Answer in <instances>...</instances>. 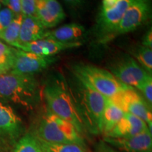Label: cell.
I'll use <instances>...</instances> for the list:
<instances>
[{
  "instance_id": "10",
  "label": "cell",
  "mask_w": 152,
  "mask_h": 152,
  "mask_svg": "<svg viewBox=\"0 0 152 152\" xmlns=\"http://www.w3.org/2000/svg\"><path fill=\"white\" fill-rule=\"evenodd\" d=\"M56 59L54 56H40L14 48L11 71L25 75H34L46 69Z\"/></svg>"
},
{
  "instance_id": "22",
  "label": "cell",
  "mask_w": 152,
  "mask_h": 152,
  "mask_svg": "<svg viewBox=\"0 0 152 152\" xmlns=\"http://www.w3.org/2000/svg\"><path fill=\"white\" fill-rule=\"evenodd\" d=\"M132 54L136 61L147 72L149 75L152 73V49L139 45L133 49Z\"/></svg>"
},
{
  "instance_id": "1",
  "label": "cell",
  "mask_w": 152,
  "mask_h": 152,
  "mask_svg": "<svg viewBox=\"0 0 152 152\" xmlns=\"http://www.w3.org/2000/svg\"><path fill=\"white\" fill-rule=\"evenodd\" d=\"M43 95L49 111L71 123L83 137L86 135L88 132L64 77L58 76L49 81L44 88Z\"/></svg>"
},
{
  "instance_id": "25",
  "label": "cell",
  "mask_w": 152,
  "mask_h": 152,
  "mask_svg": "<svg viewBox=\"0 0 152 152\" xmlns=\"http://www.w3.org/2000/svg\"><path fill=\"white\" fill-rule=\"evenodd\" d=\"M36 4L37 0H20L23 16L36 17Z\"/></svg>"
},
{
  "instance_id": "12",
  "label": "cell",
  "mask_w": 152,
  "mask_h": 152,
  "mask_svg": "<svg viewBox=\"0 0 152 152\" xmlns=\"http://www.w3.org/2000/svg\"><path fill=\"white\" fill-rule=\"evenodd\" d=\"M103 141L121 152H152V137L149 130L128 138L105 137Z\"/></svg>"
},
{
  "instance_id": "13",
  "label": "cell",
  "mask_w": 152,
  "mask_h": 152,
  "mask_svg": "<svg viewBox=\"0 0 152 152\" xmlns=\"http://www.w3.org/2000/svg\"><path fill=\"white\" fill-rule=\"evenodd\" d=\"M81 45V42L64 43L48 38L38 39L23 45H19L16 49L44 56H54L66 49L75 48Z\"/></svg>"
},
{
  "instance_id": "27",
  "label": "cell",
  "mask_w": 152,
  "mask_h": 152,
  "mask_svg": "<svg viewBox=\"0 0 152 152\" xmlns=\"http://www.w3.org/2000/svg\"><path fill=\"white\" fill-rule=\"evenodd\" d=\"M94 152H121L113 149L104 141H99L94 146Z\"/></svg>"
},
{
  "instance_id": "26",
  "label": "cell",
  "mask_w": 152,
  "mask_h": 152,
  "mask_svg": "<svg viewBox=\"0 0 152 152\" xmlns=\"http://www.w3.org/2000/svg\"><path fill=\"white\" fill-rule=\"evenodd\" d=\"M144 96V99L151 107L152 104V77L149 76L140 90Z\"/></svg>"
},
{
  "instance_id": "3",
  "label": "cell",
  "mask_w": 152,
  "mask_h": 152,
  "mask_svg": "<svg viewBox=\"0 0 152 152\" xmlns=\"http://www.w3.org/2000/svg\"><path fill=\"white\" fill-rule=\"evenodd\" d=\"M39 98V87L34 75L9 71L0 75V99L32 108Z\"/></svg>"
},
{
  "instance_id": "4",
  "label": "cell",
  "mask_w": 152,
  "mask_h": 152,
  "mask_svg": "<svg viewBox=\"0 0 152 152\" xmlns=\"http://www.w3.org/2000/svg\"><path fill=\"white\" fill-rule=\"evenodd\" d=\"M35 135L47 142L75 144L86 149L84 138L75 127L49 111L42 117Z\"/></svg>"
},
{
  "instance_id": "32",
  "label": "cell",
  "mask_w": 152,
  "mask_h": 152,
  "mask_svg": "<svg viewBox=\"0 0 152 152\" xmlns=\"http://www.w3.org/2000/svg\"><path fill=\"white\" fill-rule=\"evenodd\" d=\"M9 0H0V4H2L7 6V4H8Z\"/></svg>"
},
{
  "instance_id": "21",
  "label": "cell",
  "mask_w": 152,
  "mask_h": 152,
  "mask_svg": "<svg viewBox=\"0 0 152 152\" xmlns=\"http://www.w3.org/2000/svg\"><path fill=\"white\" fill-rule=\"evenodd\" d=\"M37 139L43 152H87L85 148L77 144L52 143Z\"/></svg>"
},
{
  "instance_id": "18",
  "label": "cell",
  "mask_w": 152,
  "mask_h": 152,
  "mask_svg": "<svg viewBox=\"0 0 152 152\" xmlns=\"http://www.w3.org/2000/svg\"><path fill=\"white\" fill-rule=\"evenodd\" d=\"M124 112L107 98L102 118V134L105 136L122 118Z\"/></svg>"
},
{
  "instance_id": "14",
  "label": "cell",
  "mask_w": 152,
  "mask_h": 152,
  "mask_svg": "<svg viewBox=\"0 0 152 152\" xmlns=\"http://www.w3.org/2000/svg\"><path fill=\"white\" fill-rule=\"evenodd\" d=\"M36 17L47 29L60 23L65 18V13L57 0H37Z\"/></svg>"
},
{
  "instance_id": "20",
  "label": "cell",
  "mask_w": 152,
  "mask_h": 152,
  "mask_svg": "<svg viewBox=\"0 0 152 152\" xmlns=\"http://www.w3.org/2000/svg\"><path fill=\"white\" fill-rule=\"evenodd\" d=\"M13 152H43L35 134L22 136L14 145Z\"/></svg>"
},
{
  "instance_id": "23",
  "label": "cell",
  "mask_w": 152,
  "mask_h": 152,
  "mask_svg": "<svg viewBox=\"0 0 152 152\" xmlns=\"http://www.w3.org/2000/svg\"><path fill=\"white\" fill-rule=\"evenodd\" d=\"M14 50V47L9 46L0 41V66H7L11 68Z\"/></svg>"
},
{
  "instance_id": "28",
  "label": "cell",
  "mask_w": 152,
  "mask_h": 152,
  "mask_svg": "<svg viewBox=\"0 0 152 152\" xmlns=\"http://www.w3.org/2000/svg\"><path fill=\"white\" fill-rule=\"evenodd\" d=\"M7 8L14 13V14H21V5H20V0H9L7 4Z\"/></svg>"
},
{
  "instance_id": "30",
  "label": "cell",
  "mask_w": 152,
  "mask_h": 152,
  "mask_svg": "<svg viewBox=\"0 0 152 152\" xmlns=\"http://www.w3.org/2000/svg\"><path fill=\"white\" fill-rule=\"evenodd\" d=\"M66 4L73 9H77L81 7L86 2L87 0H64Z\"/></svg>"
},
{
  "instance_id": "16",
  "label": "cell",
  "mask_w": 152,
  "mask_h": 152,
  "mask_svg": "<svg viewBox=\"0 0 152 152\" xmlns=\"http://www.w3.org/2000/svg\"><path fill=\"white\" fill-rule=\"evenodd\" d=\"M46 32V28L44 27L37 17L23 16L19 34L18 43L16 47L19 45L44 39Z\"/></svg>"
},
{
  "instance_id": "6",
  "label": "cell",
  "mask_w": 152,
  "mask_h": 152,
  "mask_svg": "<svg viewBox=\"0 0 152 152\" xmlns=\"http://www.w3.org/2000/svg\"><path fill=\"white\" fill-rule=\"evenodd\" d=\"M134 0H102L96 21V33L102 43L116 28Z\"/></svg>"
},
{
  "instance_id": "31",
  "label": "cell",
  "mask_w": 152,
  "mask_h": 152,
  "mask_svg": "<svg viewBox=\"0 0 152 152\" xmlns=\"http://www.w3.org/2000/svg\"><path fill=\"white\" fill-rule=\"evenodd\" d=\"M11 68L9 67H7V66H0V75H3L7 72L10 71Z\"/></svg>"
},
{
  "instance_id": "8",
  "label": "cell",
  "mask_w": 152,
  "mask_h": 152,
  "mask_svg": "<svg viewBox=\"0 0 152 152\" xmlns=\"http://www.w3.org/2000/svg\"><path fill=\"white\" fill-rule=\"evenodd\" d=\"M151 9V0H134L115 30L102 43L109 42L118 36L130 33L140 27L149 17Z\"/></svg>"
},
{
  "instance_id": "19",
  "label": "cell",
  "mask_w": 152,
  "mask_h": 152,
  "mask_svg": "<svg viewBox=\"0 0 152 152\" xmlns=\"http://www.w3.org/2000/svg\"><path fill=\"white\" fill-rule=\"evenodd\" d=\"M23 18V16L22 14L16 15L8 27L0 33V39L14 48L18 43V37Z\"/></svg>"
},
{
  "instance_id": "5",
  "label": "cell",
  "mask_w": 152,
  "mask_h": 152,
  "mask_svg": "<svg viewBox=\"0 0 152 152\" xmlns=\"http://www.w3.org/2000/svg\"><path fill=\"white\" fill-rule=\"evenodd\" d=\"M73 75L109 99L129 86L121 83L106 70L89 64H78L72 68Z\"/></svg>"
},
{
  "instance_id": "24",
  "label": "cell",
  "mask_w": 152,
  "mask_h": 152,
  "mask_svg": "<svg viewBox=\"0 0 152 152\" xmlns=\"http://www.w3.org/2000/svg\"><path fill=\"white\" fill-rule=\"evenodd\" d=\"M16 16L14 13L9 8L0 9V33L4 30Z\"/></svg>"
},
{
  "instance_id": "15",
  "label": "cell",
  "mask_w": 152,
  "mask_h": 152,
  "mask_svg": "<svg viewBox=\"0 0 152 152\" xmlns=\"http://www.w3.org/2000/svg\"><path fill=\"white\" fill-rule=\"evenodd\" d=\"M147 130H149V128L147 123L142 119L132 114L125 113L122 118L105 137L112 138H128Z\"/></svg>"
},
{
  "instance_id": "29",
  "label": "cell",
  "mask_w": 152,
  "mask_h": 152,
  "mask_svg": "<svg viewBox=\"0 0 152 152\" xmlns=\"http://www.w3.org/2000/svg\"><path fill=\"white\" fill-rule=\"evenodd\" d=\"M142 45L144 47H149V48H152V30L151 28L146 33L145 35H144L143 39H142Z\"/></svg>"
},
{
  "instance_id": "2",
  "label": "cell",
  "mask_w": 152,
  "mask_h": 152,
  "mask_svg": "<svg viewBox=\"0 0 152 152\" xmlns=\"http://www.w3.org/2000/svg\"><path fill=\"white\" fill-rule=\"evenodd\" d=\"M68 86L87 132L102 134V114L107 98L76 77Z\"/></svg>"
},
{
  "instance_id": "17",
  "label": "cell",
  "mask_w": 152,
  "mask_h": 152,
  "mask_svg": "<svg viewBox=\"0 0 152 152\" xmlns=\"http://www.w3.org/2000/svg\"><path fill=\"white\" fill-rule=\"evenodd\" d=\"M86 30L84 26L78 23L64 25L56 29L47 30L45 38L64 43H71L80 42V39L84 37Z\"/></svg>"
},
{
  "instance_id": "11",
  "label": "cell",
  "mask_w": 152,
  "mask_h": 152,
  "mask_svg": "<svg viewBox=\"0 0 152 152\" xmlns=\"http://www.w3.org/2000/svg\"><path fill=\"white\" fill-rule=\"evenodd\" d=\"M23 132V123L13 108L0 102V142L15 145Z\"/></svg>"
},
{
  "instance_id": "9",
  "label": "cell",
  "mask_w": 152,
  "mask_h": 152,
  "mask_svg": "<svg viewBox=\"0 0 152 152\" xmlns=\"http://www.w3.org/2000/svg\"><path fill=\"white\" fill-rule=\"evenodd\" d=\"M110 71V73L121 83L138 90L148 77L151 76L130 56H125L116 61L111 66Z\"/></svg>"
},
{
  "instance_id": "33",
  "label": "cell",
  "mask_w": 152,
  "mask_h": 152,
  "mask_svg": "<svg viewBox=\"0 0 152 152\" xmlns=\"http://www.w3.org/2000/svg\"><path fill=\"white\" fill-rule=\"evenodd\" d=\"M0 9H1V4H0Z\"/></svg>"
},
{
  "instance_id": "7",
  "label": "cell",
  "mask_w": 152,
  "mask_h": 152,
  "mask_svg": "<svg viewBox=\"0 0 152 152\" xmlns=\"http://www.w3.org/2000/svg\"><path fill=\"white\" fill-rule=\"evenodd\" d=\"M109 99L124 113H129L142 119L147 123L151 132V107L134 88L131 87L119 92Z\"/></svg>"
}]
</instances>
